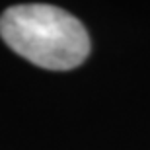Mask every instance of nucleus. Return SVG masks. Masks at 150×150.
<instances>
[{"label": "nucleus", "instance_id": "nucleus-1", "mask_svg": "<svg viewBox=\"0 0 150 150\" xmlns=\"http://www.w3.org/2000/svg\"><path fill=\"white\" fill-rule=\"evenodd\" d=\"M0 37L16 55L45 70H72L90 55L80 20L51 4H18L0 16Z\"/></svg>", "mask_w": 150, "mask_h": 150}]
</instances>
